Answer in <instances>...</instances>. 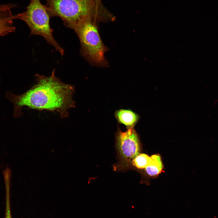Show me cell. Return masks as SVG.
Returning <instances> with one entry per match:
<instances>
[{"mask_svg":"<svg viewBox=\"0 0 218 218\" xmlns=\"http://www.w3.org/2000/svg\"><path fill=\"white\" fill-rule=\"evenodd\" d=\"M50 18L58 17L66 26L74 30L88 21L104 22L106 15L96 0H45Z\"/></svg>","mask_w":218,"mask_h":218,"instance_id":"cell-2","label":"cell"},{"mask_svg":"<svg viewBox=\"0 0 218 218\" xmlns=\"http://www.w3.org/2000/svg\"><path fill=\"white\" fill-rule=\"evenodd\" d=\"M50 17L45 5L40 0H30L26 10L16 15V18L24 21L28 25L31 35L43 37L49 44L52 45L63 55L64 51L59 45L52 35L53 30L49 24Z\"/></svg>","mask_w":218,"mask_h":218,"instance_id":"cell-4","label":"cell"},{"mask_svg":"<svg viewBox=\"0 0 218 218\" xmlns=\"http://www.w3.org/2000/svg\"><path fill=\"white\" fill-rule=\"evenodd\" d=\"M114 115L118 123L125 125L127 129L134 127L138 120V115L130 110H118Z\"/></svg>","mask_w":218,"mask_h":218,"instance_id":"cell-7","label":"cell"},{"mask_svg":"<svg viewBox=\"0 0 218 218\" xmlns=\"http://www.w3.org/2000/svg\"><path fill=\"white\" fill-rule=\"evenodd\" d=\"M34 76L37 83L24 94L6 93L7 98L14 105V117L22 116L24 106L40 111L57 112L61 118L68 117V110L75 107L73 98L74 86L61 81L55 75L54 69L48 76L38 74Z\"/></svg>","mask_w":218,"mask_h":218,"instance_id":"cell-1","label":"cell"},{"mask_svg":"<svg viewBox=\"0 0 218 218\" xmlns=\"http://www.w3.org/2000/svg\"><path fill=\"white\" fill-rule=\"evenodd\" d=\"M5 218H12L10 208V196H6V211Z\"/></svg>","mask_w":218,"mask_h":218,"instance_id":"cell-10","label":"cell"},{"mask_svg":"<svg viewBox=\"0 0 218 218\" xmlns=\"http://www.w3.org/2000/svg\"><path fill=\"white\" fill-rule=\"evenodd\" d=\"M117 148L122 160L128 163L140 154V145L138 136L134 127L124 132L118 128L116 134Z\"/></svg>","mask_w":218,"mask_h":218,"instance_id":"cell-5","label":"cell"},{"mask_svg":"<svg viewBox=\"0 0 218 218\" xmlns=\"http://www.w3.org/2000/svg\"><path fill=\"white\" fill-rule=\"evenodd\" d=\"M15 5H10L7 7L0 10V36L14 31L15 27L12 26L13 20L16 18L11 9Z\"/></svg>","mask_w":218,"mask_h":218,"instance_id":"cell-6","label":"cell"},{"mask_svg":"<svg viewBox=\"0 0 218 218\" xmlns=\"http://www.w3.org/2000/svg\"><path fill=\"white\" fill-rule=\"evenodd\" d=\"M163 165L159 155H155L152 164L145 168L147 173L150 176H154L159 174L162 171Z\"/></svg>","mask_w":218,"mask_h":218,"instance_id":"cell-9","label":"cell"},{"mask_svg":"<svg viewBox=\"0 0 218 218\" xmlns=\"http://www.w3.org/2000/svg\"><path fill=\"white\" fill-rule=\"evenodd\" d=\"M154 157V155L150 157L145 154H139L132 160V164L138 168H145L151 164Z\"/></svg>","mask_w":218,"mask_h":218,"instance_id":"cell-8","label":"cell"},{"mask_svg":"<svg viewBox=\"0 0 218 218\" xmlns=\"http://www.w3.org/2000/svg\"><path fill=\"white\" fill-rule=\"evenodd\" d=\"M74 30L79 39L81 53L85 59L92 66L101 68L108 66V63L105 57L108 48L101 39L97 23L87 21Z\"/></svg>","mask_w":218,"mask_h":218,"instance_id":"cell-3","label":"cell"}]
</instances>
